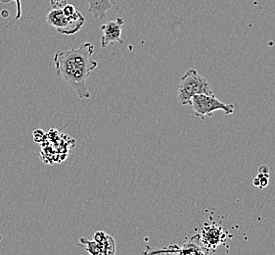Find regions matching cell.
<instances>
[{"label": "cell", "mask_w": 275, "mask_h": 255, "mask_svg": "<svg viewBox=\"0 0 275 255\" xmlns=\"http://www.w3.org/2000/svg\"><path fill=\"white\" fill-rule=\"evenodd\" d=\"M95 47L90 43L68 50H59L54 54V66L58 77L71 86L80 99H88L90 92L87 81L90 73L98 66L97 61L92 59Z\"/></svg>", "instance_id": "obj_1"}, {"label": "cell", "mask_w": 275, "mask_h": 255, "mask_svg": "<svg viewBox=\"0 0 275 255\" xmlns=\"http://www.w3.org/2000/svg\"><path fill=\"white\" fill-rule=\"evenodd\" d=\"M197 94H213L209 81L195 69H190L180 78L178 99L182 105L191 106L193 96Z\"/></svg>", "instance_id": "obj_2"}, {"label": "cell", "mask_w": 275, "mask_h": 255, "mask_svg": "<svg viewBox=\"0 0 275 255\" xmlns=\"http://www.w3.org/2000/svg\"><path fill=\"white\" fill-rule=\"evenodd\" d=\"M46 22L60 34L72 35L82 29L86 18L78 10L73 15L66 16L62 9H52L46 16Z\"/></svg>", "instance_id": "obj_3"}, {"label": "cell", "mask_w": 275, "mask_h": 255, "mask_svg": "<svg viewBox=\"0 0 275 255\" xmlns=\"http://www.w3.org/2000/svg\"><path fill=\"white\" fill-rule=\"evenodd\" d=\"M191 106L195 112V115L201 119L206 116H211L214 112L221 110L225 114H232L235 110L233 104H225L217 99V96L213 94H197L193 96L191 100Z\"/></svg>", "instance_id": "obj_4"}, {"label": "cell", "mask_w": 275, "mask_h": 255, "mask_svg": "<svg viewBox=\"0 0 275 255\" xmlns=\"http://www.w3.org/2000/svg\"><path fill=\"white\" fill-rule=\"evenodd\" d=\"M226 238V233L220 226L205 224L200 234V240L207 249H216Z\"/></svg>", "instance_id": "obj_5"}, {"label": "cell", "mask_w": 275, "mask_h": 255, "mask_svg": "<svg viewBox=\"0 0 275 255\" xmlns=\"http://www.w3.org/2000/svg\"><path fill=\"white\" fill-rule=\"evenodd\" d=\"M124 24V19L119 17L116 20L111 21L101 26V46L103 48L107 47V45L112 43H119L120 45L123 44L122 28Z\"/></svg>", "instance_id": "obj_6"}, {"label": "cell", "mask_w": 275, "mask_h": 255, "mask_svg": "<svg viewBox=\"0 0 275 255\" xmlns=\"http://www.w3.org/2000/svg\"><path fill=\"white\" fill-rule=\"evenodd\" d=\"M88 9L87 12L91 13L96 20H103L107 15V12L113 7L114 3L111 0H87Z\"/></svg>", "instance_id": "obj_7"}, {"label": "cell", "mask_w": 275, "mask_h": 255, "mask_svg": "<svg viewBox=\"0 0 275 255\" xmlns=\"http://www.w3.org/2000/svg\"><path fill=\"white\" fill-rule=\"evenodd\" d=\"M209 251L200 240V235H196L184 242L179 248L178 254H206Z\"/></svg>", "instance_id": "obj_8"}, {"label": "cell", "mask_w": 275, "mask_h": 255, "mask_svg": "<svg viewBox=\"0 0 275 255\" xmlns=\"http://www.w3.org/2000/svg\"><path fill=\"white\" fill-rule=\"evenodd\" d=\"M93 240L100 244L104 255L116 254V241L113 239V237H111L104 231L96 232L93 236Z\"/></svg>", "instance_id": "obj_9"}, {"label": "cell", "mask_w": 275, "mask_h": 255, "mask_svg": "<svg viewBox=\"0 0 275 255\" xmlns=\"http://www.w3.org/2000/svg\"><path fill=\"white\" fill-rule=\"evenodd\" d=\"M80 245L82 247H84L89 254L104 255L100 244L98 242H96L94 240H87L86 238H81L80 239Z\"/></svg>", "instance_id": "obj_10"}, {"label": "cell", "mask_w": 275, "mask_h": 255, "mask_svg": "<svg viewBox=\"0 0 275 255\" xmlns=\"http://www.w3.org/2000/svg\"><path fill=\"white\" fill-rule=\"evenodd\" d=\"M68 4V0H50L52 9H63Z\"/></svg>", "instance_id": "obj_11"}, {"label": "cell", "mask_w": 275, "mask_h": 255, "mask_svg": "<svg viewBox=\"0 0 275 255\" xmlns=\"http://www.w3.org/2000/svg\"><path fill=\"white\" fill-rule=\"evenodd\" d=\"M63 12H64V14L66 16H72L75 13V11H76V9H75V7L73 6V5H72V4H67L63 9Z\"/></svg>", "instance_id": "obj_12"}]
</instances>
